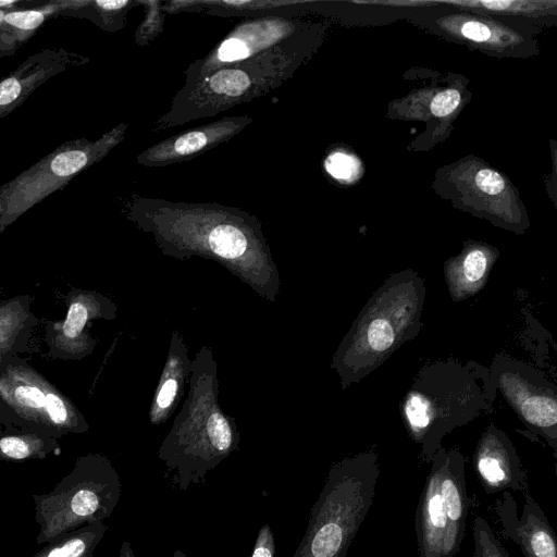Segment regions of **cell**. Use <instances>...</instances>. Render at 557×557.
Returning <instances> with one entry per match:
<instances>
[{"mask_svg":"<svg viewBox=\"0 0 557 557\" xmlns=\"http://www.w3.org/2000/svg\"><path fill=\"white\" fill-rule=\"evenodd\" d=\"M128 218L150 234L161 251L184 259H211L270 301L280 280L276 265L257 216L216 202H183L136 197Z\"/></svg>","mask_w":557,"mask_h":557,"instance_id":"obj_1","label":"cell"},{"mask_svg":"<svg viewBox=\"0 0 557 557\" xmlns=\"http://www.w3.org/2000/svg\"><path fill=\"white\" fill-rule=\"evenodd\" d=\"M189 380L188 398L158 453L172 485L182 492L203 483L207 473L239 446L234 420L218 403L216 366L208 347L191 363Z\"/></svg>","mask_w":557,"mask_h":557,"instance_id":"obj_2","label":"cell"},{"mask_svg":"<svg viewBox=\"0 0 557 557\" xmlns=\"http://www.w3.org/2000/svg\"><path fill=\"white\" fill-rule=\"evenodd\" d=\"M297 38L221 67L188 88H181L170 109L154 123V131L215 116L282 86L299 64Z\"/></svg>","mask_w":557,"mask_h":557,"instance_id":"obj_3","label":"cell"},{"mask_svg":"<svg viewBox=\"0 0 557 557\" xmlns=\"http://www.w3.org/2000/svg\"><path fill=\"white\" fill-rule=\"evenodd\" d=\"M377 478L379 467L373 455L334 466L292 557H346L373 504Z\"/></svg>","mask_w":557,"mask_h":557,"instance_id":"obj_4","label":"cell"},{"mask_svg":"<svg viewBox=\"0 0 557 557\" xmlns=\"http://www.w3.org/2000/svg\"><path fill=\"white\" fill-rule=\"evenodd\" d=\"M121 490L120 476L109 459L101 455L81 457L50 492L32 495L39 525L36 543L44 545L59 535L104 521L113 513Z\"/></svg>","mask_w":557,"mask_h":557,"instance_id":"obj_5","label":"cell"},{"mask_svg":"<svg viewBox=\"0 0 557 557\" xmlns=\"http://www.w3.org/2000/svg\"><path fill=\"white\" fill-rule=\"evenodd\" d=\"M469 506L462 458L458 454L438 455L416 510L419 557H456Z\"/></svg>","mask_w":557,"mask_h":557,"instance_id":"obj_6","label":"cell"},{"mask_svg":"<svg viewBox=\"0 0 557 557\" xmlns=\"http://www.w3.org/2000/svg\"><path fill=\"white\" fill-rule=\"evenodd\" d=\"M296 20L282 15L259 16L238 24L202 59L185 71L188 88L212 72L283 46L298 37Z\"/></svg>","mask_w":557,"mask_h":557,"instance_id":"obj_7","label":"cell"},{"mask_svg":"<svg viewBox=\"0 0 557 557\" xmlns=\"http://www.w3.org/2000/svg\"><path fill=\"white\" fill-rule=\"evenodd\" d=\"M0 392L17 412L51 433L83 432L86 429L70 403L32 372L14 371L10 382L5 379L0 382Z\"/></svg>","mask_w":557,"mask_h":557,"instance_id":"obj_8","label":"cell"},{"mask_svg":"<svg viewBox=\"0 0 557 557\" xmlns=\"http://www.w3.org/2000/svg\"><path fill=\"white\" fill-rule=\"evenodd\" d=\"M251 123L248 115L224 116L154 144L140 152L136 161L150 168L184 162L230 141Z\"/></svg>","mask_w":557,"mask_h":557,"instance_id":"obj_9","label":"cell"},{"mask_svg":"<svg viewBox=\"0 0 557 557\" xmlns=\"http://www.w3.org/2000/svg\"><path fill=\"white\" fill-rule=\"evenodd\" d=\"M503 533L518 544L524 557H557V539L544 511L529 491L524 492L521 515L509 491L495 503Z\"/></svg>","mask_w":557,"mask_h":557,"instance_id":"obj_10","label":"cell"},{"mask_svg":"<svg viewBox=\"0 0 557 557\" xmlns=\"http://www.w3.org/2000/svg\"><path fill=\"white\" fill-rule=\"evenodd\" d=\"M479 481L487 494L506 491L527 492L529 484L513 451L491 438L479 449L474 460Z\"/></svg>","mask_w":557,"mask_h":557,"instance_id":"obj_11","label":"cell"},{"mask_svg":"<svg viewBox=\"0 0 557 557\" xmlns=\"http://www.w3.org/2000/svg\"><path fill=\"white\" fill-rule=\"evenodd\" d=\"M180 334L172 336L171 347L150 409V422L164 423L181 398L183 388L190 379L191 362Z\"/></svg>","mask_w":557,"mask_h":557,"instance_id":"obj_12","label":"cell"},{"mask_svg":"<svg viewBox=\"0 0 557 557\" xmlns=\"http://www.w3.org/2000/svg\"><path fill=\"white\" fill-rule=\"evenodd\" d=\"M107 530L104 521L84 525L52 539L33 557H94Z\"/></svg>","mask_w":557,"mask_h":557,"instance_id":"obj_13","label":"cell"},{"mask_svg":"<svg viewBox=\"0 0 557 557\" xmlns=\"http://www.w3.org/2000/svg\"><path fill=\"white\" fill-rule=\"evenodd\" d=\"M101 308L100 299L96 298V295L82 294L74 299L69 307L66 319L61 324L57 337L58 345L69 351H81V347L86 348L83 331L90 318L99 315Z\"/></svg>","mask_w":557,"mask_h":557,"instance_id":"obj_14","label":"cell"},{"mask_svg":"<svg viewBox=\"0 0 557 557\" xmlns=\"http://www.w3.org/2000/svg\"><path fill=\"white\" fill-rule=\"evenodd\" d=\"M55 446L52 438L35 433L5 434L0 436V459L15 462L42 459Z\"/></svg>","mask_w":557,"mask_h":557,"instance_id":"obj_15","label":"cell"},{"mask_svg":"<svg viewBox=\"0 0 557 557\" xmlns=\"http://www.w3.org/2000/svg\"><path fill=\"white\" fill-rule=\"evenodd\" d=\"M27 314L26 302L18 299L0 306V361L9 352L24 327Z\"/></svg>","mask_w":557,"mask_h":557,"instance_id":"obj_16","label":"cell"},{"mask_svg":"<svg viewBox=\"0 0 557 557\" xmlns=\"http://www.w3.org/2000/svg\"><path fill=\"white\" fill-rule=\"evenodd\" d=\"M473 557H508L490 523L481 516H476L473 521Z\"/></svg>","mask_w":557,"mask_h":557,"instance_id":"obj_17","label":"cell"},{"mask_svg":"<svg viewBox=\"0 0 557 557\" xmlns=\"http://www.w3.org/2000/svg\"><path fill=\"white\" fill-rule=\"evenodd\" d=\"M146 9L145 17L136 32V42L146 46L163 30L164 12L161 1H138Z\"/></svg>","mask_w":557,"mask_h":557,"instance_id":"obj_18","label":"cell"},{"mask_svg":"<svg viewBox=\"0 0 557 557\" xmlns=\"http://www.w3.org/2000/svg\"><path fill=\"white\" fill-rule=\"evenodd\" d=\"M556 412V404L547 397L529 398L522 404L525 419L541 428L555 425Z\"/></svg>","mask_w":557,"mask_h":557,"instance_id":"obj_19","label":"cell"},{"mask_svg":"<svg viewBox=\"0 0 557 557\" xmlns=\"http://www.w3.org/2000/svg\"><path fill=\"white\" fill-rule=\"evenodd\" d=\"M87 154L82 150H71L58 154L51 162V171L58 176H69L86 165Z\"/></svg>","mask_w":557,"mask_h":557,"instance_id":"obj_20","label":"cell"},{"mask_svg":"<svg viewBox=\"0 0 557 557\" xmlns=\"http://www.w3.org/2000/svg\"><path fill=\"white\" fill-rule=\"evenodd\" d=\"M325 168L335 178L348 180L357 173L358 162L350 156L336 152L327 158Z\"/></svg>","mask_w":557,"mask_h":557,"instance_id":"obj_21","label":"cell"},{"mask_svg":"<svg viewBox=\"0 0 557 557\" xmlns=\"http://www.w3.org/2000/svg\"><path fill=\"white\" fill-rule=\"evenodd\" d=\"M393 339V329L386 320L376 319L372 321L368 329V341L373 349L383 351L392 345Z\"/></svg>","mask_w":557,"mask_h":557,"instance_id":"obj_22","label":"cell"},{"mask_svg":"<svg viewBox=\"0 0 557 557\" xmlns=\"http://www.w3.org/2000/svg\"><path fill=\"white\" fill-rule=\"evenodd\" d=\"M460 102V94L456 89H447L436 95L431 103V111L436 116L451 113Z\"/></svg>","mask_w":557,"mask_h":557,"instance_id":"obj_23","label":"cell"},{"mask_svg":"<svg viewBox=\"0 0 557 557\" xmlns=\"http://www.w3.org/2000/svg\"><path fill=\"white\" fill-rule=\"evenodd\" d=\"M3 20L21 29H34L44 21V14L39 11H17L4 15Z\"/></svg>","mask_w":557,"mask_h":557,"instance_id":"obj_24","label":"cell"},{"mask_svg":"<svg viewBox=\"0 0 557 557\" xmlns=\"http://www.w3.org/2000/svg\"><path fill=\"white\" fill-rule=\"evenodd\" d=\"M426 412V406L420 397L412 396L408 399L406 405V414L412 428L417 430L426 428L429 423Z\"/></svg>","mask_w":557,"mask_h":557,"instance_id":"obj_25","label":"cell"},{"mask_svg":"<svg viewBox=\"0 0 557 557\" xmlns=\"http://www.w3.org/2000/svg\"><path fill=\"white\" fill-rule=\"evenodd\" d=\"M486 270V257L480 250L471 251L465 259L463 273L468 281L480 280Z\"/></svg>","mask_w":557,"mask_h":557,"instance_id":"obj_26","label":"cell"},{"mask_svg":"<svg viewBox=\"0 0 557 557\" xmlns=\"http://www.w3.org/2000/svg\"><path fill=\"white\" fill-rule=\"evenodd\" d=\"M475 183L482 191L488 195L499 194L505 188L503 177L497 172L488 169H483L476 174Z\"/></svg>","mask_w":557,"mask_h":557,"instance_id":"obj_27","label":"cell"},{"mask_svg":"<svg viewBox=\"0 0 557 557\" xmlns=\"http://www.w3.org/2000/svg\"><path fill=\"white\" fill-rule=\"evenodd\" d=\"M275 542L273 533L268 524H263L258 531L251 557H274Z\"/></svg>","mask_w":557,"mask_h":557,"instance_id":"obj_28","label":"cell"},{"mask_svg":"<svg viewBox=\"0 0 557 557\" xmlns=\"http://www.w3.org/2000/svg\"><path fill=\"white\" fill-rule=\"evenodd\" d=\"M21 92V85L16 78H7L0 83V106L13 102Z\"/></svg>","mask_w":557,"mask_h":557,"instance_id":"obj_29","label":"cell"},{"mask_svg":"<svg viewBox=\"0 0 557 557\" xmlns=\"http://www.w3.org/2000/svg\"><path fill=\"white\" fill-rule=\"evenodd\" d=\"M465 37L474 41H485L491 37L490 28L480 22H468L461 29Z\"/></svg>","mask_w":557,"mask_h":557,"instance_id":"obj_30","label":"cell"},{"mask_svg":"<svg viewBox=\"0 0 557 557\" xmlns=\"http://www.w3.org/2000/svg\"><path fill=\"white\" fill-rule=\"evenodd\" d=\"M119 557H135L129 542L124 541L121 545Z\"/></svg>","mask_w":557,"mask_h":557,"instance_id":"obj_31","label":"cell"},{"mask_svg":"<svg viewBox=\"0 0 557 557\" xmlns=\"http://www.w3.org/2000/svg\"><path fill=\"white\" fill-rule=\"evenodd\" d=\"M173 557H188L185 553L180 549H176L173 554Z\"/></svg>","mask_w":557,"mask_h":557,"instance_id":"obj_32","label":"cell"},{"mask_svg":"<svg viewBox=\"0 0 557 557\" xmlns=\"http://www.w3.org/2000/svg\"><path fill=\"white\" fill-rule=\"evenodd\" d=\"M12 2H13L12 0L0 1V7L8 5V4L12 3Z\"/></svg>","mask_w":557,"mask_h":557,"instance_id":"obj_33","label":"cell"},{"mask_svg":"<svg viewBox=\"0 0 557 557\" xmlns=\"http://www.w3.org/2000/svg\"><path fill=\"white\" fill-rule=\"evenodd\" d=\"M4 18V13L0 11V22Z\"/></svg>","mask_w":557,"mask_h":557,"instance_id":"obj_34","label":"cell"},{"mask_svg":"<svg viewBox=\"0 0 557 557\" xmlns=\"http://www.w3.org/2000/svg\"><path fill=\"white\" fill-rule=\"evenodd\" d=\"M0 294H1V287H0Z\"/></svg>","mask_w":557,"mask_h":557,"instance_id":"obj_35","label":"cell"}]
</instances>
